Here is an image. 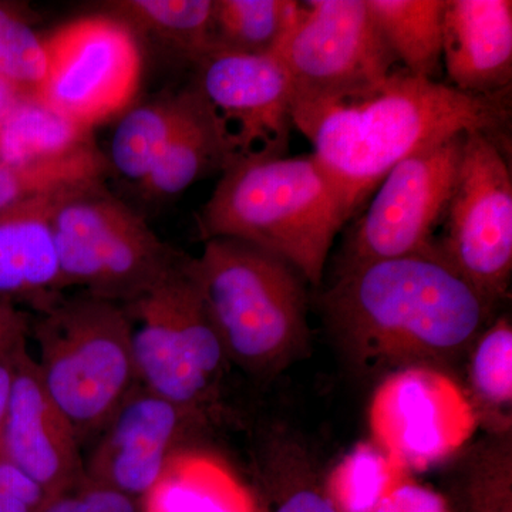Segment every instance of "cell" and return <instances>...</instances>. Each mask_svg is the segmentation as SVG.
I'll list each match as a JSON object with an SVG mask.
<instances>
[{
  "instance_id": "cell-18",
  "label": "cell",
  "mask_w": 512,
  "mask_h": 512,
  "mask_svg": "<svg viewBox=\"0 0 512 512\" xmlns=\"http://www.w3.org/2000/svg\"><path fill=\"white\" fill-rule=\"evenodd\" d=\"M140 512H255V504L224 458L191 446L170 458Z\"/></svg>"
},
{
  "instance_id": "cell-9",
  "label": "cell",
  "mask_w": 512,
  "mask_h": 512,
  "mask_svg": "<svg viewBox=\"0 0 512 512\" xmlns=\"http://www.w3.org/2000/svg\"><path fill=\"white\" fill-rule=\"evenodd\" d=\"M468 134H458L400 161L343 238L333 275L373 262L434 256Z\"/></svg>"
},
{
  "instance_id": "cell-6",
  "label": "cell",
  "mask_w": 512,
  "mask_h": 512,
  "mask_svg": "<svg viewBox=\"0 0 512 512\" xmlns=\"http://www.w3.org/2000/svg\"><path fill=\"white\" fill-rule=\"evenodd\" d=\"M53 232L64 289L127 305L163 282L188 255L165 244L104 180L63 188Z\"/></svg>"
},
{
  "instance_id": "cell-8",
  "label": "cell",
  "mask_w": 512,
  "mask_h": 512,
  "mask_svg": "<svg viewBox=\"0 0 512 512\" xmlns=\"http://www.w3.org/2000/svg\"><path fill=\"white\" fill-rule=\"evenodd\" d=\"M511 141L470 133L437 234V254L497 308L512 275Z\"/></svg>"
},
{
  "instance_id": "cell-23",
  "label": "cell",
  "mask_w": 512,
  "mask_h": 512,
  "mask_svg": "<svg viewBox=\"0 0 512 512\" xmlns=\"http://www.w3.org/2000/svg\"><path fill=\"white\" fill-rule=\"evenodd\" d=\"M109 5L114 18L164 43L192 66L214 49V0H121Z\"/></svg>"
},
{
  "instance_id": "cell-26",
  "label": "cell",
  "mask_w": 512,
  "mask_h": 512,
  "mask_svg": "<svg viewBox=\"0 0 512 512\" xmlns=\"http://www.w3.org/2000/svg\"><path fill=\"white\" fill-rule=\"evenodd\" d=\"M406 473L372 440L357 444L330 474V503L343 512H375Z\"/></svg>"
},
{
  "instance_id": "cell-32",
  "label": "cell",
  "mask_w": 512,
  "mask_h": 512,
  "mask_svg": "<svg viewBox=\"0 0 512 512\" xmlns=\"http://www.w3.org/2000/svg\"><path fill=\"white\" fill-rule=\"evenodd\" d=\"M32 315L18 303L0 298V359L28 345Z\"/></svg>"
},
{
  "instance_id": "cell-22",
  "label": "cell",
  "mask_w": 512,
  "mask_h": 512,
  "mask_svg": "<svg viewBox=\"0 0 512 512\" xmlns=\"http://www.w3.org/2000/svg\"><path fill=\"white\" fill-rule=\"evenodd\" d=\"M380 32L404 70L439 82L443 72L446 0H366Z\"/></svg>"
},
{
  "instance_id": "cell-34",
  "label": "cell",
  "mask_w": 512,
  "mask_h": 512,
  "mask_svg": "<svg viewBox=\"0 0 512 512\" xmlns=\"http://www.w3.org/2000/svg\"><path fill=\"white\" fill-rule=\"evenodd\" d=\"M18 352L13 353L12 356L0 359V434H2L6 412H8L10 389H12L13 375H15V357L18 355Z\"/></svg>"
},
{
  "instance_id": "cell-10",
  "label": "cell",
  "mask_w": 512,
  "mask_h": 512,
  "mask_svg": "<svg viewBox=\"0 0 512 512\" xmlns=\"http://www.w3.org/2000/svg\"><path fill=\"white\" fill-rule=\"evenodd\" d=\"M40 100L94 130L123 116L136 100L143 55L136 32L114 16H84L45 37Z\"/></svg>"
},
{
  "instance_id": "cell-12",
  "label": "cell",
  "mask_w": 512,
  "mask_h": 512,
  "mask_svg": "<svg viewBox=\"0 0 512 512\" xmlns=\"http://www.w3.org/2000/svg\"><path fill=\"white\" fill-rule=\"evenodd\" d=\"M372 441L406 471L457 456L478 429L466 390L446 370L406 367L384 376L369 406Z\"/></svg>"
},
{
  "instance_id": "cell-25",
  "label": "cell",
  "mask_w": 512,
  "mask_h": 512,
  "mask_svg": "<svg viewBox=\"0 0 512 512\" xmlns=\"http://www.w3.org/2000/svg\"><path fill=\"white\" fill-rule=\"evenodd\" d=\"M293 0H214L212 50L275 55L298 18Z\"/></svg>"
},
{
  "instance_id": "cell-30",
  "label": "cell",
  "mask_w": 512,
  "mask_h": 512,
  "mask_svg": "<svg viewBox=\"0 0 512 512\" xmlns=\"http://www.w3.org/2000/svg\"><path fill=\"white\" fill-rule=\"evenodd\" d=\"M47 498L39 484L0 456V512H37Z\"/></svg>"
},
{
  "instance_id": "cell-27",
  "label": "cell",
  "mask_w": 512,
  "mask_h": 512,
  "mask_svg": "<svg viewBox=\"0 0 512 512\" xmlns=\"http://www.w3.org/2000/svg\"><path fill=\"white\" fill-rule=\"evenodd\" d=\"M109 173V160L97 146L49 163L10 165L0 161V211L47 192L104 180Z\"/></svg>"
},
{
  "instance_id": "cell-24",
  "label": "cell",
  "mask_w": 512,
  "mask_h": 512,
  "mask_svg": "<svg viewBox=\"0 0 512 512\" xmlns=\"http://www.w3.org/2000/svg\"><path fill=\"white\" fill-rule=\"evenodd\" d=\"M467 392L478 424L494 434L510 433L512 410V323L494 319L470 349Z\"/></svg>"
},
{
  "instance_id": "cell-33",
  "label": "cell",
  "mask_w": 512,
  "mask_h": 512,
  "mask_svg": "<svg viewBox=\"0 0 512 512\" xmlns=\"http://www.w3.org/2000/svg\"><path fill=\"white\" fill-rule=\"evenodd\" d=\"M275 512H339L328 498L313 490H299L279 505Z\"/></svg>"
},
{
  "instance_id": "cell-19",
  "label": "cell",
  "mask_w": 512,
  "mask_h": 512,
  "mask_svg": "<svg viewBox=\"0 0 512 512\" xmlns=\"http://www.w3.org/2000/svg\"><path fill=\"white\" fill-rule=\"evenodd\" d=\"M194 83L180 92L127 110L111 138L110 171L140 184L200 106Z\"/></svg>"
},
{
  "instance_id": "cell-14",
  "label": "cell",
  "mask_w": 512,
  "mask_h": 512,
  "mask_svg": "<svg viewBox=\"0 0 512 512\" xmlns=\"http://www.w3.org/2000/svg\"><path fill=\"white\" fill-rule=\"evenodd\" d=\"M207 421L136 384L83 457L84 474L140 503Z\"/></svg>"
},
{
  "instance_id": "cell-11",
  "label": "cell",
  "mask_w": 512,
  "mask_h": 512,
  "mask_svg": "<svg viewBox=\"0 0 512 512\" xmlns=\"http://www.w3.org/2000/svg\"><path fill=\"white\" fill-rule=\"evenodd\" d=\"M275 55L291 77L292 104L360 92L382 82L399 63L366 0L301 2Z\"/></svg>"
},
{
  "instance_id": "cell-13",
  "label": "cell",
  "mask_w": 512,
  "mask_h": 512,
  "mask_svg": "<svg viewBox=\"0 0 512 512\" xmlns=\"http://www.w3.org/2000/svg\"><path fill=\"white\" fill-rule=\"evenodd\" d=\"M194 72L192 83L214 111L232 163L288 154L293 89L278 56L211 50Z\"/></svg>"
},
{
  "instance_id": "cell-20",
  "label": "cell",
  "mask_w": 512,
  "mask_h": 512,
  "mask_svg": "<svg viewBox=\"0 0 512 512\" xmlns=\"http://www.w3.org/2000/svg\"><path fill=\"white\" fill-rule=\"evenodd\" d=\"M231 163L227 138L201 94L200 106L171 141L153 170L138 184V190L150 202L173 200L202 177L215 171L222 173Z\"/></svg>"
},
{
  "instance_id": "cell-4",
  "label": "cell",
  "mask_w": 512,
  "mask_h": 512,
  "mask_svg": "<svg viewBox=\"0 0 512 512\" xmlns=\"http://www.w3.org/2000/svg\"><path fill=\"white\" fill-rule=\"evenodd\" d=\"M188 271L228 362L248 375H279L311 348L309 284L285 259L238 239L211 238Z\"/></svg>"
},
{
  "instance_id": "cell-2",
  "label": "cell",
  "mask_w": 512,
  "mask_h": 512,
  "mask_svg": "<svg viewBox=\"0 0 512 512\" xmlns=\"http://www.w3.org/2000/svg\"><path fill=\"white\" fill-rule=\"evenodd\" d=\"M320 309L349 363L384 377L413 366L447 372L497 308L440 258L407 256L333 275Z\"/></svg>"
},
{
  "instance_id": "cell-17",
  "label": "cell",
  "mask_w": 512,
  "mask_h": 512,
  "mask_svg": "<svg viewBox=\"0 0 512 512\" xmlns=\"http://www.w3.org/2000/svg\"><path fill=\"white\" fill-rule=\"evenodd\" d=\"M62 190L0 211V298L26 303L35 312L66 292L52 221Z\"/></svg>"
},
{
  "instance_id": "cell-35",
  "label": "cell",
  "mask_w": 512,
  "mask_h": 512,
  "mask_svg": "<svg viewBox=\"0 0 512 512\" xmlns=\"http://www.w3.org/2000/svg\"><path fill=\"white\" fill-rule=\"evenodd\" d=\"M25 94L19 92L16 87L0 79V130L6 121L12 116L13 111L19 106L20 101L26 99Z\"/></svg>"
},
{
  "instance_id": "cell-3",
  "label": "cell",
  "mask_w": 512,
  "mask_h": 512,
  "mask_svg": "<svg viewBox=\"0 0 512 512\" xmlns=\"http://www.w3.org/2000/svg\"><path fill=\"white\" fill-rule=\"evenodd\" d=\"M336 185L313 154L229 164L198 215L204 241L231 238L285 259L320 288L336 235L348 224Z\"/></svg>"
},
{
  "instance_id": "cell-21",
  "label": "cell",
  "mask_w": 512,
  "mask_h": 512,
  "mask_svg": "<svg viewBox=\"0 0 512 512\" xmlns=\"http://www.w3.org/2000/svg\"><path fill=\"white\" fill-rule=\"evenodd\" d=\"M94 146L93 130L70 120L39 97L20 101L0 130V161L10 165L63 160Z\"/></svg>"
},
{
  "instance_id": "cell-31",
  "label": "cell",
  "mask_w": 512,
  "mask_h": 512,
  "mask_svg": "<svg viewBox=\"0 0 512 512\" xmlns=\"http://www.w3.org/2000/svg\"><path fill=\"white\" fill-rule=\"evenodd\" d=\"M375 512H448L439 494L421 485L402 481L393 488Z\"/></svg>"
},
{
  "instance_id": "cell-29",
  "label": "cell",
  "mask_w": 512,
  "mask_h": 512,
  "mask_svg": "<svg viewBox=\"0 0 512 512\" xmlns=\"http://www.w3.org/2000/svg\"><path fill=\"white\" fill-rule=\"evenodd\" d=\"M37 512H140V503L84 478L82 483L47 498Z\"/></svg>"
},
{
  "instance_id": "cell-15",
  "label": "cell",
  "mask_w": 512,
  "mask_h": 512,
  "mask_svg": "<svg viewBox=\"0 0 512 512\" xmlns=\"http://www.w3.org/2000/svg\"><path fill=\"white\" fill-rule=\"evenodd\" d=\"M0 456L32 478L49 498L86 478L73 427L47 394L28 346L15 357Z\"/></svg>"
},
{
  "instance_id": "cell-7",
  "label": "cell",
  "mask_w": 512,
  "mask_h": 512,
  "mask_svg": "<svg viewBox=\"0 0 512 512\" xmlns=\"http://www.w3.org/2000/svg\"><path fill=\"white\" fill-rule=\"evenodd\" d=\"M190 258L124 308L138 383L208 423L229 362L188 271Z\"/></svg>"
},
{
  "instance_id": "cell-16",
  "label": "cell",
  "mask_w": 512,
  "mask_h": 512,
  "mask_svg": "<svg viewBox=\"0 0 512 512\" xmlns=\"http://www.w3.org/2000/svg\"><path fill=\"white\" fill-rule=\"evenodd\" d=\"M443 69L448 86L473 96L511 92V0H446Z\"/></svg>"
},
{
  "instance_id": "cell-28",
  "label": "cell",
  "mask_w": 512,
  "mask_h": 512,
  "mask_svg": "<svg viewBox=\"0 0 512 512\" xmlns=\"http://www.w3.org/2000/svg\"><path fill=\"white\" fill-rule=\"evenodd\" d=\"M45 37L15 6L0 3V79L37 97L46 76Z\"/></svg>"
},
{
  "instance_id": "cell-5",
  "label": "cell",
  "mask_w": 512,
  "mask_h": 512,
  "mask_svg": "<svg viewBox=\"0 0 512 512\" xmlns=\"http://www.w3.org/2000/svg\"><path fill=\"white\" fill-rule=\"evenodd\" d=\"M35 313L40 379L86 450L138 384L133 323L121 303L84 291L63 292Z\"/></svg>"
},
{
  "instance_id": "cell-1",
  "label": "cell",
  "mask_w": 512,
  "mask_h": 512,
  "mask_svg": "<svg viewBox=\"0 0 512 512\" xmlns=\"http://www.w3.org/2000/svg\"><path fill=\"white\" fill-rule=\"evenodd\" d=\"M511 109V92L473 96L394 69L360 92L292 104V123L312 144L350 221L400 161L424 148L470 133L511 141Z\"/></svg>"
}]
</instances>
